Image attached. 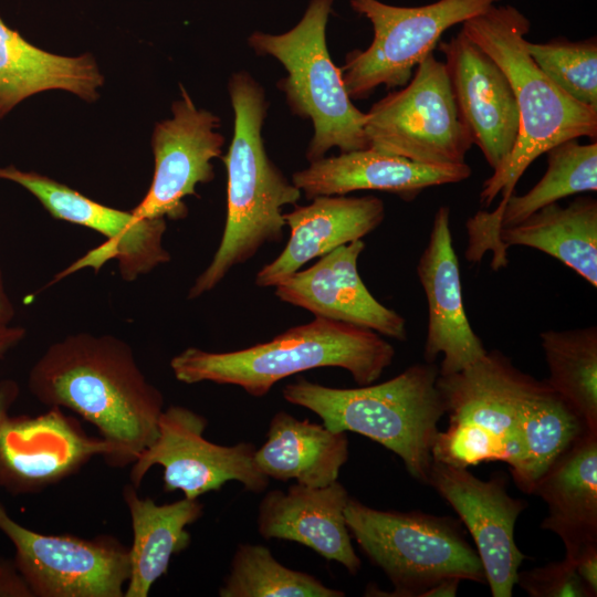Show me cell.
Returning <instances> with one entry per match:
<instances>
[{
  "label": "cell",
  "instance_id": "7402d4cb",
  "mask_svg": "<svg viewBox=\"0 0 597 597\" xmlns=\"http://www.w3.org/2000/svg\"><path fill=\"white\" fill-rule=\"evenodd\" d=\"M283 217L291 231L289 241L279 256L256 273L258 286H275L311 260L363 239L383 222L385 206L375 196H318Z\"/></svg>",
  "mask_w": 597,
  "mask_h": 597
},
{
  "label": "cell",
  "instance_id": "1f68e13d",
  "mask_svg": "<svg viewBox=\"0 0 597 597\" xmlns=\"http://www.w3.org/2000/svg\"><path fill=\"white\" fill-rule=\"evenodd\" d=\"M536 65L570 97L597 109V41L556 38L547 42L526 41Z\"/></svg>",
  "mask_w": 597,
  "mask_h": 597
},
{
  "label": "cell",
  "instance_id": "7a4b0ae2",
  "mask_svg": "<svg viewBox=\"0 0 597 597\" xmlns=\"http://www.w3.org/2000/svg\"><path fill=\"white\" fill-rule=\"evenodd\" d=\"M228 93L234 114L227 155V216L221 241L196 279L188 298L213 290L237 265L266 243L279 242L286 227L282 209L302 191L270 159L262 136L269 102L263 86L247 71L233 73Z\"/></svg>",
  "mask_w": 597,
  "mask_h": 597
},
{
  "label": "cell",
  "instance_id": "4316f807",
  "mask_svg": "<svg viewBox=\"0 0 597 597\" xmlns=\"http://www.w3.org/2000/svg\"><path fill=\"white\" fill-rule=\"evenodd\" d=\"M123 498L133 526L130 574L124 596L147 597L167 573L171 557L190 544L187 526L202 515L203 505L187 498L157 504L149 498L140 499L134 484L124 488Z\"/></svg>",
  "mask_w": 597,
  "mask_h": 597
},
{
  "label": "cell",
  "instance_id": "44dd1931",
  "mask_svg": "<svg viewBox=\"0 0 597 597\" xmlns=\"http://www.w3.org/2000/svg\"><path fill=\"white\" fill-rule=\"evenodd\" d=\"M471 172L467 163L431 166L368 147L312 161L305 169L293 174L292 182L310 200L318 196L378 190L410 201L427 188L461 182Z\"/></svg>",
  "mask_w": 597,
  "mask_h": 597
},
{
  "label": "cell",
  "instance_id": "83f0119b",
  "mask_svg": "<svg viewBox=\"0 0 597 597\" xmlns=\"http://www.w3.org/2000/svg\"><path fill=\"white\" fill-rule=\"evenodd\" d=\"M521 454L511 475L527 494L578 440L593 432L582 415L545 379L537 380L520 413ZM597 433V432H594Z\"/></svg>",
  "mask_w": 597,
  "mask_h": 597
},
{
  "label": "cell",
  "instance_id": "9a60e30c",
  "mask_svg": "<svg viewBox=\"0 0 597 597\" xmlns=\"http://www.w3.org/2000/svg\"><path fill=\"white\" fill-rule=\"evenodd\" d=\"M180 91L172 116L155 126L154 176L145 198L132 210L137 219H184L188 213L185 197L214 178L211 161L222 155L224 145V136L217 130L220 118L198 108L182 85Z\"/></svg>",
  "mask_w": 597,
  "mask_h": 597
},
{
  "label": "cell",
  "instance_id": "d4e9b609",
  "mask_svg": "<svg viewBox=\"0 0 597 597\" xmlns=\"http://www.w3.org/2000/svg\"><path fill=\"white\" fill-rule=\"evenodd\" d=\"M347 459L346 432L298 420L284 410L272 417L266 441L254 452L256 467L269 479L295 480L313 488L337 481Z\"/></svg>",
  "mask_w": 597,
  "mask_h": 597
},
{
  "label": "cell",
  "instance_id": "9c48e42d",
  "mask_svg": "<svg viewBox=\"0 0 597 597\" xmlns=\"http://www.w3.org/2000/svg\"><path fill=\"white\" fill-rule=\"evenodd\" d=\"M364 132L369 148L431 166L465 164L473 145L446 64L433 52L417 64L404 88L365 113Z\"/></svg>",
  "mask_w": 597,
  "mask_h": 597
},
{
  "label": "cell",
  "instance_id": "4dcf8cb0",
  "mask_svg": "<svg viewBox=\"0 0 597 597\" xmlns=\"http://www.w3.org/2000/svg\"><path fill=\"white\" fill-rule=\"evenodd\" d=\"M220 597H344L311 574L279 563L271 551L258 544H240L230 570L219 588Z\"/></svg>",
  "mask_w": 597,
  "mask_h": 597
},
{
  "label": "cell",
  "instance_id": "4fadbf2b",
  "mask_svg": "<svg viewBox=\"0 0 597 597\" xmlns=\"http://www.w3.org/2000/svg\"><path fill=\"white\" fill-rule=\"evenodd\" d=\"M0 178L24 187L54 218L84 226L107 238L103 245L81 258L56 279L86 266L98 269L107 260L116 259L122 277L134 281L170 260L163 245L164 218L137 219L132 211L101 205L49 177L13 166L0 168Z\"/></svg>",
  "mask_w": 597,
  "mask_h": 597
},
{
  "label": "cell",
  "instance_id": "8fae6325",
  "mask_svg": "<svg viewBox=\"0 0 597 597\" xmlns=\"http://www.w3.org/2000/svg\"><path fill=\"white\" fill-rule=\"evenodd\" d=\"M0 531L34 597H124L130 562L119 541L44 535L14 521L1 502Z\"/></svg>",
  "mask_w": 597,
  "mask_h": 597
},
{
  "label": "cell",
  "instance_id": "7c38bea8",
  "mask_svg": "<svg viewBox=\"0 0 597 597\" xmlns=\"http://www.w3.org/2000/svg\"><path fill=\"white\" fill-rule=\"evenodd\" d=\"M207 419L184 406L164 409L155 440L132 463L130 481L138 488L153 465L163 468L164 489L179 490L187 499L218 491L238 481L248 491L263 492L269 478L255 464L251 442L220 446L203 437Z\"/></svg>",
  "mask_w": 597,
  "mask_h": 597
},
{
  "label": "cell",
  "instance_id": "484cf974",
  "mask_svg": "<svg viewBox=\"0 0 597 597\" xmlns=\"http://www.w3.org/2000/svg\"><path fill=\"white\" fill-rule=\"evenodd\" d=\"M103 82L91 55L49 53L25 41L0 19V118L24 98L48 90L69 91L93 102Z\"/></svg>",
  "mask_w": 597,
  "mask_h": 597
},
{
  "label": "cell",
  "instance_id": "603a6c76",
  "mask_svg": "<svg viewBox=\"0 0 597 597\" xmlns=\"http://www.w3.org/2000/svg\"><path fill=\"white\" fill-rule=\"evenodd\" d=\"M533 495L547 505L541 527L556 534L569 562L597 545V433L567 450L536 484Z\"/></svg>",
  "mask_w": 597,
  "mask_h": 597
},
{
  "label": "cell",
  "instance_id": "277c9868",
  "mask_svg": "<svg viewBox=\"0 0 597 597\" xmlns=\"http://www.w3.org/2000/svg\"><path fill=\"white\" fill-rule=\"evenodd\" d=\"M394 356L392 345L371 329L315 317L244 349L213 353L188 347L172 357L170 367L185 384L234 385L263 397L277 381L322 367L343 368L359 386L370 385Z\"/></svg>",
  "mask_w": 597,
  "mask_h": 597
},
{
  "label": "cell",
  "instance_id": "f1b7e54d",
  "mask_svg": "<svg viewBox=\"0 0 597 597\" xmlns=\"http://www.w3.org/2000/svg\"><path fill=\"white\" fill-rule=\"evenodd\" d=\"M548 367V386L570 404L597 432V327L540 334Z\"/></svg>",
  "mask_w": 597,
  "mask_h": 597
},
{
  "label": "cell",
  "instance_id": "5b68a950",
  "mask_svg": "<svg viewBox=\"0 0 597 597\" xmlns=\"http://www.w3.org/2000/svg\"><path fill=\"white\" fill-rule=\"evenodd\" d=\"M434 363L409 366L394 378L357 388H335L298 378L283 398L316 413L335 432L365 436L397 454L415 480L428 485L431 449L444 416Z\"/></svg>",
  "mask_w": 597,
  "mask_h": 597
},
{
  "label": "cell",
  "instance_id": "ac0fdd59",
  "mask_svg": "<svg viewBox=\"0 0 597 597\" xmlns=\"http://www.w3.org/2000/svg\"><path fill=\"white\" fill-rule=\"evenodd\" d=\"M364 249L363 239L334 249L308 269L276 284L274 294L315 317L365 327L404 342L408 336L405 318L378 302L358 274L357 261Z\"/></svg>",
  "mask_w": 597,
  "mask_h": 597
},
{
  "label": "cell",
  "instance_id": "d6986e66",
  "mask_svg": "<svg viewBox=\"0 0 597 597\" xmlns=\"http://www.w3.org/2000/svg\"><path fill=\"white\" fill-rule=\"evenodd\" d=\"M417 274L429 311L425 360L434 363L442 355L439 375L460 371L484 356L486 349L464 311L447 206H441L433 217L429 242L419 259Z\"/></svg>",
  "mask_w": 597,
  "mask_h": 597
},
{
  "label": "cell",
  "instance_id": "e0dca14e",
  "mask_svg": "<svg viewBox=\"0 0 597 597\" xmlns=\"http://www.w3.org/2000/svg\"><path fill=\"white\" fill-rule=\"evenodd\" d=\"M462 121L489 166H503L515 146L520 114L503 70L461 31L439 43Z\"/></svg>",
  "mask_w": 597,
  "mask_h": 597
},
{
  "label": "cell",
  "instance_id": "8992f818",
  "mask_svg": "<svg viewBox=\"0 0 597 597\" xmlns=\"http://www.w3.org/2000/svg\"><path fill=\"white\" fill-rule=\"evenodd\" d=\"M537 380L496 349L439 375L448 427L436 436L432 460L459 468L501 461L513 470L521 454L520 413Z\"/></svg>",
  "mask_w": 597,
  "mask_h": 597
},
{
  "label": "cell",
  "instance_id": "6da1fadb",
  "mask_svg": "<svg viewBox=\"0 0 597 597\" xmlns=\"http://www.w3.org/2000/svg\"><path fill=\"white\" fill-rule=\"evenodd\" d=\"M31 394L65 407L98 430L107 462L132 464L156 438L164 397L139 369L128 344L111 335H70L49 346L29 374Z\"/></svg>",
  "mask_w": 597,
  "mask_h": 597
},
{
  "label": "cell",
  "instance_id": "8d00e7d4",
  "mask_svg": "<svg viewBox=\"0 0 597 597\" xmlns=\"http://www.w3.org/2000/svg\"><path fill=\"white\" fill-rule=\"evenodd\" d=\"M460 578H446L425 591L423 597H454L457 596Z\"/></svg>",
  "mask_w": 597,
  "mask_h": 597
},
{
  "label": "cell",
  "instance_id": "5bb4252c",
  "mask_svg": "<svg viewBox=\"0 0 597 597\" xmlns=\"http://www.w3.org/2000/svg\"><path fill=\"white\" fill-rule=\"evenodd\" d=\"M428 485L454 510L468 528L493 597H512L519 568L527 557L515 543L519 516L528 503L507 492L509 478H476L469 468L432 462Z\"/></svg>",
  "mask_w": 597,
  "mask_h": 597
},
{
  "label": "cell",
  "instance_id": "2e32d148",
  "mask_svg": "<svg viewBox=\"0 0 597 597\" xmlns=\"http://www.w3.org/2000/svg\"><path fill=\"white\" fill-rule=\"evenodd\" d=\"M111 458L102 438L88 437L60 407L35 417H7L0 425V485L30 492L55 483L94 455Z\"/></svg>",
  "mask_w": 597,
  "mask_h": 597
},
{
  "label": "cell",
  "instance_id": "cb8c5ba5",
  "mask_svg": "<svg viewBox=\"0 0 597 597\" xmlns=\"http://www.w3.org/2000/svg\"><path fill=\"white\" fill-rule=\"evenodd\" d=\"M524 245L561 261L597 289V201L580 197L568 206L547 205L522 222L500 230L491 265H506V250Z\"/></svg>",
  "mask_w": 597,
  "mask_h": 597
},
{
  "label": "cell",
  "instance_id": "836d02e7",
  "mask_svg": "<svg viewBox=\"0 0 597 597\" xmlns=\"http://www.w3.org/2000/svg\"><path fill=\"white\" fill-rule=\"evenodd\" d=\"M24 329L18 326L0 327V358L24 336ZM18 395V387L13 381H4L0 387V425L8 417V409Z\"/></svg>",
  "mask_w": 597,
  "mask_h": 597
},
{
  "label": "cell",
  "instance_id": "3957f363",
  "mask_svg": "<svg viewBox=\"0 0 597 597\" xmlns=\"http://www.w3.org/2000/svg\"><path fill=\"white\" fill-rule=\"evenodd\" d=\"M530 20L515 7L493 6L462 23L461 32L506 74L516 98L520 129L507 161L483 182L480 203L507 200L533 161L552 147L580 137L596 139L597 109L561 90L536 65L526 49Z\"/></svg>",
  "mask_w": 597,
  "mask_h": 597
},
{
  "label": "cell",
  "instance_id": "ba28073f",
  "mask_svg": "<svg viewBox=\"0 0 597 597\" xmlns=\"http://www.w3.org/2000/svg\"><path fill=\"white\" fill-rule=\"evenodd\" d=\"M334 0H311L301 21L281 34L254 31L249 46L272 56L285 69L276 86L285 95L292 114L310 119L313 136L305 157L308 163L336 147L341 153L368 148L365 113L348 96L339 67L331 59L326 25Z\"/></svg>",
  "mask_w": 597,
  "mask_h": 597
},
{
  "label": "cell",
  "instance_id": "d590c367",
  "mask_svg": "<svg viewBox=\"0 0 597 597\" xmlns=\"http://www.w3.org/2000/svg\"><path fill=\"white\" fill-rule=\"evenodd\" d=\"M573 565L590 590L593 597L597 596V545L584 548L574 559Z\"/></svg>",
  "mask_w": 597,
  "mask_h": 597
},
{
  "label": "cell",
  "instance_id": "e575fe53",
  "mask_svg": "<svg viewBox=\"0 0 597 597\" xmlns=\"http://www.w3.org/2000/svg\"><path fill=\"white\" fill-rule=\"evenodd\" d=\"M0 597H34L14 561L0 557Z\"/></svg>",
  "mask_w": 597,
  "mask_h": 597
},
{
  "label": "cell",
  "instance_id": "f546056e",
  "mask_svg": "<svg viewBox=\"0 0 597 597\" xmlns=\"http://www.w3.org/2000/svg\"><path fill=\"white\" fill-rule=\"evenodd\" d=\"M547 168L526 193H513L504 202L500 230L515 226L543 207L565 197L597 190V143L563 142L546 153Z\"/></svg>",
  "mask_w": 597,
  "mask_h": 597
},
{
  "label": "cell",
  "instance_id": "ffe728a7",
  "mask_svg": "<svg viewBox=\"0 0 597 597\" xmlns=\"http://www.w3.org/2000/svg\"><path fill=\"white\" fill-rule=\"evenodd\" d=\"M348 499L347 490L338 481L321 488L295 483L285 492L272 490L259 505V534L265 540L300 543L356 575L362 561L345 520Z\"/></svg>",
  "mask_w": 597,
  "mask_h": 597
},
{
  "label": "cell",
  "instance_id": "d6a6232c",
  "mask_svg": "<svg viewBox=\"0 0 597 597\" xmlns=\"http://www.w3.org/2000/svg\"><path fill=\"white\" fill-rule=\"evenodd\" d=\"M519 585L530 597H593L572 562H558L519 572Z\"/></svg>",
  "mask_w": 597,
  "mask_h": 597
},
{
  "label": "cell",
  "instance_id": "74e56055",
  "mask_svg": "<svg viewBox=\"0 0 597 597\" xmlns=\"http://www.w3.org/2000/svg\"><path fill=\"white\" fill-rule=\"evenodd\" d=\"M14 310L6 292L2 274L0 271V327L9 325L13 318Z\"/></svg>",
  "mask_w": 597,
  "mask_h": 597
},
{
  "label": "cell",
  "instance_id": "30bf717a",
  "mask_svg": "<svg viewBox=\"0 0 597 597\" xmlns=\"http://www.w3.org/2000/svg\"><path fill=\"white\" fill-rule=\"evenodd\" d=\"M502 0H438L416 7H397L379 0H350L355 12L374 30L365 50H354L339 67L348 96L367 98L377 87L405 86L417 64L433 52L442 34L455 24L480 15Z\"/></svg>",
  "mask_w": 597,
  "mask_h": 597
},
{
  "label": "cell",
  "instance_id": "52a82bcc",
  "mask_svg": "<svg viewBox=\"0 0 597 597\" xmlns=\"http://www.w3.org/2000/svg\"><path fill=\"white\" fill-rule=\"evenodd\" d=\"M345 520L362 552L392 585L388 593L368 586L365 596L423 597L453 577L486 584L479 554L453 517L377 510L349 496Z\"/></svg>",
  "mask_w": 597,
  "mask_h": 597
}]
</instances>
